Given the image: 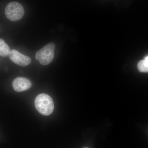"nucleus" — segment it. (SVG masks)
<instances>
[{
  "instance_id": "1",
  "label": "nucleus",
  "mask_w": 148,
  "mask_h": 148,
  "mask_svg": "<svg viewBox=\"0 0 148 148\" xmlns=\"http://www.w3.org/2000/svg\"><path fill=\"white\" fill-rule=\"evenodd\" d=\"M35 106L37 111L44 116H48L53 112L54 105L52 98L45 93H41L37 96Z\"/></svg>"
},
{
  "instance_id": "2",
  "label": "nucleus",
  "mask_w": 148,
  "mask_h": 148,
  "mask_svg": "<svg viewBox=\"0 0 148 148\" xmlns=\"http://www.w3.org/2000/svg\"><path fill=\"white\" fill-rule=\"evenodd\" d=\"M55 45L51 42L36 52V58L40 64L43 66L48 65L52 62L54 58Z\"/></svg>"
},
{
  "instance_id": "3",
  "label": "nucleus",
  "mask_w": 148,
  "mask_h": 148,
  "mask_svg": "<svg viewBox=\"0 0 148 148\" xmlns=\"http://www.w3.org/2000/svg\"><path fill=\"white\" fill-rule=\"evenodd\" d=\"M24 12L23 6L17 2L9 3L5 9L6 16L10 20L12 21L20 20L24 16Z\"/></svg>"
},
{
  "instance_id": "4",
  "label": "nucleus",
  "mask_w": 148,
  "mask_h": 148,
  "mask_svg": "<svg viewBox=\"0 0 148 148\" xmlns=\"http://www.w3.org/2000/svg\"><path fill=\"white\" fill-rule=\"evenodd\" d=\"M9 56L12 62L18 66H28L32 62V59L30 57L21 54L16 49H13L10 50Z\"/></svg>"
},
{
  "instance_id": "5",
  "label": "nucleus",
  "mask_w": 148,
  "mask_h": 148,
  "mask_svg": "<svg viewBox=\"0 0 148 148\" xmlns=\"http://www.w3.org/2000/svg\"><path fill=\"white\" fill-rule=\"evenodd\" d=\"M12 85L15 91L20 92L29 89L32 86V83L27 78L18 77L14 80Z\"/></svg>"
},
{
  "instance_id": "6",
  "label": "nucleus",
  "mask_w": 148,
  "mask_h": 148,
  "mask_svg": "<svg viewBox=\"0 0 148 148\" xmlns=\"http://www.w3.org/2000/svg\"><path fill=\"white\" fill-rule=\"evenodd\" d=\"M10 48L2 39L0 38V56L6 57L9 55Z\"/></svg>"
},
{
  "instance_id": "7",
  "label": "nucleus",
  "mask_w": 148,
  "mask_h": 148,
  "mask_svg": "<svg viewBox=\"0 0 148 148\" xmlns=\"http://www.w3.org/2000/svg\"><path fill=\"white\" fill-rule=\"evenodd\" d=\"M138 70L142 73L148 72V65L145 60L139 61L138 64Z\"/></svg>"
},
{
  "instance_id": "8",
  "label": "nucleus",
  "mask_w": 148,
  "mask_h": 148,
  "mask_svg": "<svg viewBox=\"0 0 148 148\" xmlns=\"http://www.w3.org/2000/svg\"><path fill=\"white\" fill-rule=\"evenodd\" d=\"M88 148V147H85V148Z\"/></svg>"
}]
</instances>
